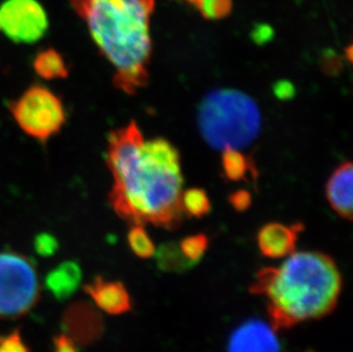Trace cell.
I'll use <instances>...</instances> for the list:
<instances>
[{
	"instance_id": "1",
	"label": "cell",
	"mask_w": 353,
	"mask_h": 352,
	"mask_svg": "<svg viewBox=\"0 0 353 352\" xmlns=\"http://www.w3.org/2000/svg\"><path fill=\"white\" fill-rule=\"evenodd\" d=\"M107 164L114 184L111 206L134 224L174 230L183 219L180 153L165 139L144 140L137 123L111 132Z\"/></svg>"
},
{
	"instance_id": "2",
	"label": "cell",
	"mask_w": 353,
	"mask_h": 352,
	"mask_svg": "<svg viewBox=\"0 0 353 352\" xmlns=\"http://www.w3.org/2000/svg\"><path fill=\"white\" fill-rule=\"evenodd\" d=\"M281 266L261 269L250 292L267 300L276 331L323 318L336 308L342 277L336 263L320 252H294Z\"/></svg>"
},
{
	"instance_id": "3",
	"label": "cell",
	"mask_w": 353,
	"mask_h": 352,
	"mask_svg": "<svg viewBox=\"0 0 353 352\" xmlns=\"http://www.w3.org/2000/svg\"><path fill=\"white\" fill-rule=\"evenodd\" d=\"M101 53L114 69V85L134 94L148 81L154 0H71Z\"/></svg>"
},
{
	"instance_id": "4",
	"label": "cell",
	"mask_w": 353,
	"mask_h": 352,
	"mask_svg": "<svg viewBox=\"0 0 353 352\" xmlns=\"http://www.w3.org/2000/svg\"><path fill=\"white\" fill-rule=\"evenodd\" d=\"M203 140L213 149H243L256 140L262 127L253 97L234 88H217L203 97L198 109Z\"/></svg>"
},
{
	"instance_id": "5",
	"label": "cell",
	"mask_w": 353,
	"mask_h": 352,
	"mask_svg": "<svg viewBox=\"0 0 353 352\" xmlns=\"http://www.w3.org/2000/svg\"><path fill=\"white\" fill-rule=\"evenodd\" d=\"M40 299L37 269L27 256L0 252V319L20 318Z\"/></svg>"
},
{
	"instance_id": "6",
	"label": "cell",
	"mask_w": 353,
	"mask_h": 352,
	"mask_svg": "<svg viewBox=\"0 0 353 352\" xmlns=\"http://www.w3.org/2000/svg\"><path fill=\"white\" fill-rule=\"evenodd\" d=\"M10 111L21 130L40 142L57 135L67 119L60 97L39 85L28 88L13 101Z\"/></svg>"
},
{
	"instance_id": "7",
	"label": "cell",
	"mask_w": 353,
	"mask_h": 352,
	"mask_svg": "<svg viewBox=\"0 0 353 352\" xmlns=\"http://www.w3.org/2000/svg\"><path fill=\"white\" fill-rule=\"evenodd\" d=\"M48 29V17L37 0H5L0 6V31L15 43H34Z\"/></svg>"
},
{
	"instance_id": "8",
	"label": "cell",
	"mask_w": 353,
	"mask_h": 352,
	"mask_svg": "<svg viewBox=\"0 0 353 352\" xmlns=\"http://www.w3.org/2000/svg\"><path fill=\"white\" fill-rule=\"evenodd\" d=\"M228 352H283V348L271 324L250 319L232 332Z\"/></svg>"
},
{
	"instance_id": "9",
	"label": "cell",
	"mask_w": 353,
	"mask_h": 352,
	"mask_svg": "<svg viewBox=\"0 0 353 352\" xmlns=\"http://www.w3.org/2000/svg\"><path fill=\"white\" fill-rule=\"evenodd\" d=\"M83 291L99 309L111 316H119L132 309L130 293L123 282L97 276L83 286Z\"/></svg>"
},
{
	"instance_id": "10",
	"label": "cell",
	"mask_w": 353,
	"mask_h": 352,
	"mask_svg": "<svg viewBox=\"0 0 353 352\" xmlns=\"http://www.w3.org/2000/svg\"><path fill=\"white\" fill-rule=\"evenodd\" d=\"M304 226L301 223L286 226L271 222L261 228L257 233V245L260 252L267 257L279 259L295 252L297 239Z\"/></svg>"
},
{
	"instance_id": "11",
	"label": "cell",
	"mask_w": 353,
	"mask_h": 352,
	"mask_svg": "<svg viewBox=\"0 0 353 352\" xmlns=\"http://www.w3.org/2000/svg\"><path fill=\"white\" fill-rule=\"evenodd\" d=\"M68 335L77 344H90L103 333V320L100 313L90 304L81 302L71 306L64 319Z\"/></svg>"
},
{
	"instance_id": "12",
	"label": "cell",
	"mask_w": 353,
	"mask_h": 352,
	"mask_svg": "<svg viewBox=\"0 0 353 352\" xmlns=\"http://www.w3.org/2000/svg\"><path fill=\"white\" fill-rule=\"evenodd\" d=\"M353 165L345 162L330 175L326 186L328 203L339 215L352 219Z\"/></svg>"
},
{
	"instance_id": "13",
	"label": "cell",
	"mask_w": 353,
	"mask_h": 352,
	"mask_svg": "<svg viewBox=\"0 0 353 352\" xmlns=\"http://www.w3.org/2000/svg\"><path fill=\"white\" fill-rule=\"evenodd\" d=\"M81 280L83 273L79 264L74 261H65L48 273L45 285L55 299L65 301L77 292Z\"/></svg>"
},
{
	"instance_id": "14",
	"label": "cell",
	"mask_w": 353,
	"mask_h": 352,
	"mask_svg": "<svg viewBox=\"0 0 353 352\" xmlns=\"http://www.w3.org/2000/svg\"><path fill=\"white\" fill-rule=\"evenodd\" d=\"M34 69L43 79H62L69 75V68L64 57L54 48L41 50L36 55Z\"/></svg>"
},
{
	"instance_id": "15",
	"label": "cell",
	"mask_w": 353,
	"mask_h": 352,
	"mask_svg": "<svg viewBox=\"0 0 353 352\" xmlns=\"http://www.w3.org/2000/svg\"><path fill=\"white\" fill-rule=\"evenodd\" d=\"M154 253L158 268L165 273H185L198 264L188 259L181 251L180 245L174 242L163 244Z\"/></svg>"
},
{
	"instance_id": "16",
	"label": "cell",
	"mask_w": 353,
	"mask_h": 352,
	"mask_svg": "<svg viewBox=\"0 0 353 352\" xmlns=\"http://www.w3.org/2000/svg\"><path fill=\"white\" fill-rule=\"evenodd\" d=\"M222 168L225 176L231 181L246 179L250 173L256 175L253 163L239 149L234 148L223 150Z\"/></svg>"
},
{
	"instance_id": "17",
	"label": "cell",
	"mask_w": 353,
	"mask_h": 352,
	"mask_svg": "<svg viewBox=\"0 0 353 352\" xmlns=\"http://www.w3.org/2000/svg\"><path fill=\"white\" fill-rule=\"evenodd\" d=\"M181 206L183 212L185 211L189 215L199 219L210 213V200L206 191L192 188L181 195Z\"/></svg>"
},
{
	"instance_id": "18",
	"label": "cell",
	"mask_w": 353,
	"mask_h": 352,
	"mask_svg": "<svg viewBox=\"0 0 353 352\" xmlns=\"http://www.w3.org/2000/svg\"><path fill=\"white\" fill-rule=\"evenodd\" d=\"M127 242L130 245L132 252L141 259H149L151 256L154 255L156 247H154L150 236L148 235L147 231L144 229L143 226L140 224H134L133 228L130 230L128 236H127Z\"/></svg>"
},
{
	"instance_id": "19",
	"label": "cell",
	"mask_w": 353,
	"mask_h": 352,
	"mask_svg": "<svg viewBox=\"0 0 353 352\" xmlns=\"http://www.w3.org/2000/svg\"><path fill=\"white\" fill-rule=\"evenodd\" d=\"M179 245L188 259L198 263L208 248V238L203 233H198L184 238Z\"/></svg>"
},
{
	"instance_id": "20",
	"label": "cell",
	"mask_w": 353,
	"mask_h": 352,
	"mask_svg": "<svg viewBox=\"0 0 353 352\" xmlns=\"http://www.w3.org/2000/svg\"><path fill=\"white\" fill-rule=\"evenodd\" d=\"M232 6V0H203L198 10L207 20H222L231 13Z\"/></svg>"
},
{
	"instance_id": "21",
	"label": "cell",
	"mask_w": 353,
	"mask_h": 352,
	"mask_svg": "<svg viewBox=\"0 0 353 352\" xmlns=\"http://www.w3.org/2000/svg\"><path fill=\"white\" fill-rule=\"evenodd\" d=\"M0 352H31L30 348L24 342L19 329L7 335H0Z\"/></svg>"
},
{
	"instance_id": "22",
	"label": "cell",
	"mask_w": 353,
	"mask_h": 352,
	"mask_svg": "<svg viewBox=\"0 0 353 352\" xmlns=\"http://www.w3.org/2000/svg\"><path fill=\"white\" fill-rule=\"evenodd\" d=\"M34 248L37 251L38 254L43 257H48L55 254L57 248H59V244L57 239L50 235L43 233L36 238L34 242Z\"/></svg>"
},
{
	"instance_id": "23",
	"label": "cell",
	"mask_w": 353,
	"mask_h": 352,
	"mask_svg": "<svg viewBox=\"0 0 353 352\" xmlns=\"http://www.w3.org/2000/svg\"><path fill=\"white\" fill-rule=\"evenodd\" d=\"M272 92L278 100L290 101L296 95V87L290 80L281 79L274 84Z\"/></svg>"
},
{
	"instance_id": "24",
	"label": "cell",
	"mask_w": 353,
	"mask_h": 352,
	"mask_svg": "<svg viewBox=\"0 0 353 352\" xmlns=\"http://www.w3.org/2000/svg\"><path fill=\"white\" fill-rule=\"evenodd\" d=\"M229 202L236 212H245L252 204V195L247 190H238L229 197Z\"/></svg>"
},
{
	"instance_id": "25",
	"label": "cell",
	"mask_w": 353,
	"mask_h": 352,
	"mask_svg": "<svg viewBox=\"0 0 353 352\" xmlns=\"http://www.w3.org/2000/svg\"><path fill=\"white\" fill-rule=\"evenodd\" d=\"M53 348L54 352H79L77 343L65 333L54 338Z\"/></svg>"
},
{
	"instance_id": "26",
	"label": "cell",
	"mask_w": 353,
	"mask_h": 352,
	"mask_svg": "<svg viewBox=\"0 0 353 352\" xmlns=\"http://www.w3.org/2000/svg\"><path fill=\"white\" fill-rule=\"evenodd\" d=\"M272 38H274V29L267 24H259L254 28L253 32H252V39L254 43L260 46L269 43Z\"/></svg>"
},
{
	"instance_id": "27",
	"label": "cell",
	"mask_w": 353,
	"mask_h": 352,
	"mask_svg": "<svg viewBox=\"0 0 353 352\" xmlns=\"http://www.w3.org/2000/svg\"><path fill=\"white\" fill-rule=\"evenodd\" d=\"M188 1H189V3H192V5H194V7H196V8H198V6H199L200 3H201L203 0H188Z\"/></svg>"
},
{
	"instance_id": "28",
	"label": "cell",
	"mask_w": 353,
	"mask_h": 352,
	"mask_svg": "<svg viewBox=\"0 0 353 352\" xmlns=\"http://www.w3.org/2000/svg\"><path fill=\"white\" fill-rule=\"evenodd\" d=\"M307 352H314V351H307Z\"/></svg>"
}]
</instances>
